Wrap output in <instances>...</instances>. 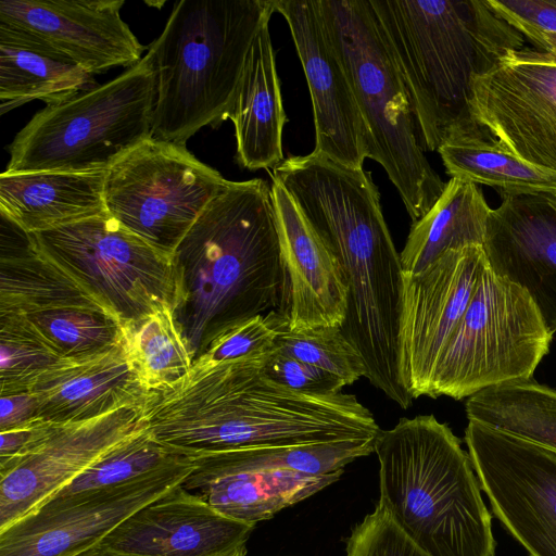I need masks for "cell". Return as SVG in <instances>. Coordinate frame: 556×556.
Here are the masks:
<instances>
[{"label":"cell","mask_w":556,"mask_h":556,"mask_svg":"<svg viewBox=\"0 0 556 556\" xmlns=\"http://www.w3.org/2000/svg\"><path fill=\"white\" fill-rule=\"evenodd\" d=\"M271 352L198 359L179 380L149 391L147 429L188 455L377 438L381 429L354 394H307L270 379L264 362Z\"/></svg>","instance_id":"6da1fadb"},{"label":"cell","mask_w":556,"mask_h":556,"mask_svg":"<svg viewBox=\"0 0 556 556\" xmlns=\"http://www.w3.org/2000/svg\"><path fill=\"white\" fill-rule=\"evenodd\" d=\"M338 258L349 287L342 331L361 354L365 378L401 408L414 400L397 368L403 270L370 173L312 151L273 170Z\"/></svg>","instance_id":"7a4b0ae2"},{"label":"cell","mask_w":556,"mask_h":556,"mask_svg":"<svg viewBox=\"0 0 556 556\" xmlns=\"http://www.w3.org/2000/svg\"><path fill=\"white\" fill-rule=\"evenodd\" d=\"M173 314L193 363L232 327L278 308L283 281L270 185L227 180L172 254Z\"/></svg>","instance_id":"3957f363"},{"label":"cell","mask_w":556,"mask_h":556,"mask_svg":"<svg viewBox=\"0 0 556 556\" xmlns=\"http://www.w3.org/2000/svg\"><path fill=\"white\" fill-rule=\"evenodd\" d=\"M409 92L425 151L491 139L471 115L472 84L523 36L486 0H369Z\"/></svg>","instance_id":"277c9868"},{"label":"cell","mask_w":556,"mask_h":556,"mask_svg":"<svg viewBox=\"0 0 556 556\" xmlns=\"http://www.w3.org/2000/svg\"><path fill=\"white\" fill-rule=\"evenodd\" d=\"M380 505L428 556H494L492 516L468 452L433 415L401 418L375 441Z\"/></svg>","instance_id":"5b68a950"},{"label":"cell","mask_w":556,"mask_h":556,"mask_svg":"<svg viewBox=\"0 0 556 556\" xmlns=\"http://www.w3.org/2000/svg\"><path fill=\"white\" fill-rule=\"evenodd\" d=\"M274 0H180L148 47L155 73L151 138L186 146L228 119L245 60Z\"/></svg>","instance_id":"8992f818"},{"label":"cell","mask_w":556,"mask_h":556,"mask_svg":"<svg viewBox=\"0 0 556 556\" xmlns=\"http://www.w3.org/2000/svg\"><path fill=\"white\" fill-rule=\"evenodd\" d=\"M368 129V159L396 188L413 223L445 184L425 155L414 105L369 0H321Z\"/></svg>","instance_id":"52a82bcc"},{"label":"cell","mask_w":556,"mask_h":556,"mask_svg":"<svg viewBox=\"0 0 556 556\" xmlns=\"http://www.w3.org/2000/svg\"><path fill=\"white\" fill-rule=\"evenodd\" d=\"M155 73L149 52L103 85L46 105L8 146L4 172L108 170L151 138Z\"/></svg>","instance_id":"ba28073f"},{"label":"cell","mask_w":556,"mask_h":556,"mask_svg":"<svg viewBox=\"0 0 556 556\" xmlns=\"http://www.w3.org/2000/svg\"><path fill=\"white\" fill-rule=\"evenodd\" d=\"M552 339L529 294L486 265L438 361L429 396L463 400L530 380Z\"/></svg>","instance_id":"9c48e42d"},{"label":"cell","mask_w":556,"mask_h":556,"mask_svg":"<svg viewBox=\"0 0 556 556\" xmlns=\"http://www.w3.org/2000/svg\"><path fill=\"white\" fill-rule=\"evenodd\" d=\"M30 236L45 257L122 325L173 305L172 256L125 228L106 211Z\"/></svg>","instance_id":"30bf717a"},{"label":"cell","mask_w":556,"mask_h":556,"mask_svg":"<svg viewBox=\"0 0 556 556\" xmlns=\"http://www.w3.org/2000/svg\"><path fill=\"white\" fill-rule=\"evenodd\" d=\"M226 181L186 146L149 138L106 170L105 210L125 228L172 256Z\"/></svg>","instance_id":"8fae6325"},{"label":"cell","mask_w":556,"mask_h":556,"mask_svg":"<svg viewBox=\"0 0 556 556\" xmlns=\"http://www.w3.org/2000/svg\"><path fill=\"white\" fill-rule=\"evenodd\" d=\"M464 439L494 516L530 556H556V453L477 421Z\"/></svg>","instance_id":"7c38bea8"},{"label":"cell","mask_w":556,"mask_h":556,"mask_svg":"<svg viewBox=\"0 0 556 556\" xmlns=\"http://www.w3.org/2000/svg\"><path fill=\"white\" fill-rule=\"evenodd\" d=\"M478 126L526 163L556 175V61L523 47L476 76Z\"/></svg>","instance_id":"4fadbf2b"},{"label":"cell","mask_w":556,"mask_h":556,"mask_svg":"<svg viewBox=\"0 0 556 556\" xmlns=\"http://www.w3.org/2000/svg\"><path fill=\"white\" fill-rule=\"evenodd\" d=\"M486 265L482 247H466L446 251L418 274H403L397 368L414 400L429 396L438 361Z\"/></svg>","instance_id":"5bb4252c"},{"label":"cell","mask_w":556,"mask_h":556,"mask_svg":"<svg viewBox=\"0 0 556 556\" xmlns=\"http://www.w3.org/2000/svg\"><path fill=\"white\" fill-rule=\"evenodd\" d=\"M192 455L116 488L51 498L0 531V556H73L100 542L141 507L182 483Z\"/></svg>","instance_id":"9a60e30c"},{"label":"cell","mask_w":556,"mask_h":556,"mask_svg":"<svg viewBox=\"0 0 556 556\" xmlns=\"http://www.w3.org/2000/svg\"><path fill=\"white\" fill-rule=\"evenodd\" d=\"M286 20L312 99L314 152L352 168L368 157L369 134L321 0H274Z\"/></svg>","instance_id":"2e32d148"},{"label":"cell","mask_w":556,"mask_h":556,"mask_svg":"<svg viewBox=\"0 0 556 556\" xmlns=\"http://www.w3.org/2000/svg\"><path fill=\"white\" fill-rule=\"evenodd\" d=\"M144 427L143 405L55 425L30 455L0 476V531L37 510L103 453Z\"/></svg>","instance_id":"e0dca14e"},{"label":"cell","mask_w":556,"mask_h":556,"mask_svg":"<svg viewBox=\"0 0 556 556\" xmlns=\"http://www.w3.org/2000/svg\"><path fill=\"white\" fill-rule=\"evenodd\" d=\"M483 251L489 268L523 289L556 332V191L501 193Z\"/></svg>","instance_id":"ac0fdd59"},{"label":"cell","mask_w":556,"mask_h":556,"mask_svg":"<svg viewBox=\"0 0 556 556\" xmlns=\"http://www.w3.org/2000/svg\"><path fill=\"white\" fill-rule=\"evenodd\" d=\"M282 264L277 308L290 330L342 327L349 287L341 265L286 188L271 178Z\"/></svg>","instance_id":"d6986e66"},{"label":"cell","mask_w":556,"mask_h":556,"mask_svg":"<svg viewBox=\"0 0 556 556\" xmlns=\"http://www.w3.org/2000/svg\"><path fill=\"white\" fill-rule=\"evenodd\" d=\"M254 528L223 515L180 483L100 542L135 556H245Z\"/></svg>","instance_id":"ffe728a7"},{"label":"cell","mask_w":556,"mask_h":556,"mask_svg":"<svg viewBox=\"0 0 556 556\" xmlns=\"http://www.w3.org/2000/svg\"><path fill=\"white\" fill-rule=\"evenodd\" d=\"M124 0H1L0 23L36 34L90 74L132 67L147 49L122 18Z\"/></svg>","instance_id":"44dd1931"},{"label":"cell","mask_w":556,"mask_h":556,"mask_svg":"<svg viewBox=\"0 0 556 556\" xmlns=\"http://www.w3.org/2000/svg\"><path fill=\"white\" fill-rule=\"evenodd\" d=\"M30 392L39 418L55 425L143 405L149 393L121 343L96 355L62 358L37 379Z\"/></svg>","instance_id":"7402d4cb"},{"label":"cell","mask_w":556,"mask_h":556,"mask_svg":"<svg viewBox=\"0 0 556 556\" xmlns=\"http://www.w3.org/2000/svg\"><path fill=\"white\" fill-rule=\"evenodd\" d=\"M267 17L250 47L229 119L235 127L236 161L247 169L275 168L283 161L288 122Z\"/></svg>","instance_id":"603a6c76"},{"label":"cell","mask_w":556,"mask_h":556,"mask_svg":"<svg viewBox=\"0 0 556 556\" xmlns=\"http://www.w3.org/2000/svg\"><path fill=\"white\" fill-rule=\"evenodd\" d=\"M106 170L22 172L0 175V213L28 233L105 212Z\"/></svg>","instance_id":"cb8c5ba5"},{"label":"cell","mask_w":556,"mask_h":556,"mask_svg":"<svg viewBox=\"0 0 556 556\" xmlns=\"http://www.w3.org/2000/svg\"><path fill=\"white\" fill-rule=\"evenodd\" d=\"M92 74L26 29L0 23V112L40 100L62 103L96 87Z\"/></svg>","instance_id":"d4e9b609"},{"label":"cell","mask_w":556,"mask_h":556,"mask_svg":"<svg viewBox=\"0 0 556 556\" xmlns=\"http://www.w3.org/2000/svg\"><path fill=\"white\" fill-rule=\"evenodd\" d=\"M343 471L326 476L290 471H220L193 462L192 470L181 484L223 515L256 525L336 482Z\"/></svg>","instance_id":"484cf974"},{"label":"cell","mask_w":556,"mask_h":556,"mask_svg":"<svg viewBox=\"0 0 556 556\" xmlns=\"http://www.w3.org/2000/svg\"><path fill=\"white\" fill-rule=\"evenodd\" d=\"M490 211L477 185L451 178L432 207L412 224L400 253L403 274L422 271L448 250L483 247Z\"/></svg>","instance_id":"4316f807"},{"label":"cell","mask_w":556,"mask_h":556,"mask_svg":"<svg viewBox=\"0 0 556 556\" xmlns=\"http://www.w3.org/2000/svg\"><path fill=\"white\" fill-rule=\"evenodd\" d=\"M477 421L556 453V390L533 379L485 389L467 399Z\"/></svg>","instance_id":"83f0119b"},{"label":"cell","mask_w":556,"mask_h":556,"mask_svg":"<svg viewBox=\"0 0 556 556\" xmlns=\"http://www.w3.org/2000/svg\"><path fill=\"white\" fill-rule=\"evenodd\" d=\"M438 152L451 178L486 185L500 194L556 191V175L526 163L493 138H451Z\"/></svg>","instance_id":"f1b7e54d"},{"label":"cell","mask_w":556,"mask_h":556,"mask_svg":"<svg viewBox=\"0 0 556 556\" xmlns=\"http://www.w3.org/2000/svg\"><path fill=\"white\" fill-rule=\"evenodd\" d=\"M121 344L148 391L179 380L193 365L172 306L122 325Z\"/></svg>","instance_id":"f546056e"},{"label":"cell","mask_w":556,"mask_h":556,"mask_svg":"<svg viewBox=\"0 0 556 556\" xmlns=\"http://www.w3.org/2000/svg\"><path fill=\"white\" fill-rule=\"evenodd\" d=\"M189 456L163 444L144 427L103 453L51 498H66L124 485Z\"/></svg>","instance_id":"4dcf8cb0"},{"label":"cell","mask_w":556,"mask_h":556,"mask_svg":"<svg viewBox=\"0 0 556 556\" xmlns=\"http://www.w3.org/2000/svg\"><path fill=\"white\" fill-rule=\"evenodd\" d=\"M20 316L63 358L96 355L122 340V324L102 307L68 306Z\"/></svg>","instance_id":"1f68e13d"},{"label":"cell","mask_w":556,"mask_h":556,"mask_svg":"<svg viewBox=\"0 0 556 556\" xmlns=\"http://www.w3.org/2000/svg\"><path fill=\"white\" fill-rule=\"evenodd\" d=\"M62 358L22 316L0 314V395L30 391Z\"/></svg>","instance_id":"d6a6232c"},{"label":"cell","mask_w":556,"mask_h":556,"mask_svg":"<svg viewBox=\"0 0 556 556\" xmlns=\"http://www.w3.org/2000/svg\"><path fill=\"white\" fill-rule=\"evenodd\" d=\"M275 349L340 378L346 386L365 378L364 361L341 327L290 330L282 320Z\"/></svg>","instance_id":"836d02e7"},{"label":"cell","mask_w":556,"mask_h":556,"mask_svg":"<svg viewBox=\"0 0 556 556\" xmlns=\"http://www.w3.org/2000/svg\"><path fill=\"white\" fill-rule=\"evenodd\" d=\"M282 320L277 309L247 319L217 338L200 358L219 363L269 353Z\"/></svg>","instance_id":"e575fe53"},{"label":"cell","mask_w":556,"mask_h":556,"mask_svg":"<svg viewBox=\"0 0 556 556\" xmlns=\"http://www.w3.org/2000/svg\"><path fill=\"white\" fill-rule=\"evenodd\" d=\"M346 556H428L395 525L377 504L346 540Z\"/></svg>","instance_id":"d590c367"},{"label":"cell","mask_w":556,"mask_h":556,"mask_svg":"<svg viewBox=\"0 0 556 556\" xmlns=\"http://www.w3.org/2000/svg\"><path fill=\"white\" fill-rule=\"evenodd\" d=\"M264 372L274 381L307 394H337L346 386L332 374L285 355L276 349L266 357Z\"/></svg>","instance_id":"8d00e7d4"},{"label":"cell","mask_w":556,"mask_h":556,"mask_svg":"<svg viewBox=\"0 0 556 556\" xmlns=\"http://www.w3.org/2000/svg\"><path fill=\"white\" fill-rule=\"evenodd\" d=\"M489 7L520 34H556V0H486Z\"/></svg>","instance_id":"74e56055"},{"label":"cell","mask_w":556,"mask_h":556,"mask_svg":"<svg viewBox=\"0 0 556 556\" xmlns=\"http://www.w3.org/2000/svg\"><path fill=\"white\" fill-rule=\"evenodd\" d=\"M55 424L36 420L20 428L0 432V476L30 455L52 432Z\"/></svg>","instance_id":"f35d334b"},{"label":"cell","mask_w":556,"mask_h":556,"mask_svg":"<svg viewBox=\"0 0 556 556\" xmlns=\"http://www.w3.org/2000/svg\"><path fill=\"white\" fill-rule=\"evenodd\" d=\"M38 403L30 391L1 395L0 432L39 420Z\"/></svg>","instance_id":"ab89813d"},{"label":"cell","mask_w":556,"mask_h":556,"mask_svg":"<svg viewBox=\"0 0 556 556\" xmlns=\"http://www.w3.org/2000/svg\"><path fill=\"white\" fill-rule=\"evenodd\" d=\"M521 35L527 37L535 46V50L543 52L548 58L556 61V34L527 30Z\"/></svg>","instance_id":"60d3db41"},{"label":"cell","mask_w":556,"mask_h":556,"mask_svg":"<svg viewBox=\"0 0 556 556\" xmlns=\"http://www.w3.org/2000/svg\"><path fill=\"white\" fill-rule=\"evenodd\" d=\"M73 556H135V555H129V554L117 552L115 549L108 547L106 545L102 544L101 542H98V543L74 554Z\"/></svg>","instance_id":"b9f144b4"}]
</instances>
